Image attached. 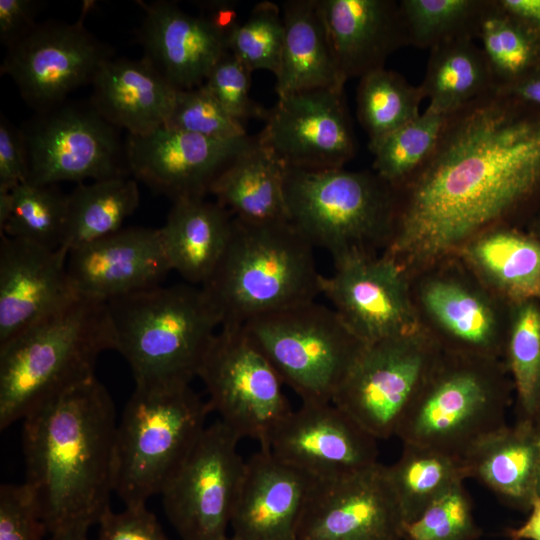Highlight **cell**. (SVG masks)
<instances>
[{
    "label": "cell",
    "mask_w": 540,
    "mask_h": 540,
    "mask_svg": "<svg viewBox=\"0 0 540 540\" xmlns=\"http://www.w3.org/2000/svg\"><path fill=\"white\" fill-rule=\"evenodd\" d=\"M398 189L387 254L424 262L540 211V109L498 88L447 118L425 163Z\"/></svg>",
    "instance_id": "cell-1"
},
{
    "label": "cell",
    "mask_w": 540,
    "mask_h": 540,
    "mask_svg": "<svg viewBox=\"0 0 540 540\" xmlns=\"http://www.w3.org/2000/svg\"><path fill=\"white\" fill-rule=\"evenodd\" d=\"M116 412L94 376L24 419V483L48 533L98 523L114 492Z\"/></svg>",
    "instance_id": "cell-2"
},
{
    "label": "cell",
    "mask_w": 540,
    "mask_h": 540,
    "mask_svg": "<svg viewBox=\"0 0 540 540\" xmlns=\"http://www.w3.org/2000/svg\"><path fill=\"white\" fill-rule=\"evenodd\" d=\"M115 350L108 304L77 296L0 346V429L94 377Z\"/></svg>",
    "instance_id": "cell-3"
},
{
    "label": "cell",
    "mask_w": 540,
    "mask_h": 540,
    "mask_svg": "<svg viewBox=\"0 0 540 540\" xmlns=\"http://www.w3.org/2000/svg\"><path fill=\"white\" fill-rule=\"evenodd\" d=\"M115 350L136 386L190 385L221 327L201 286H156L107 302Z\"/></svg>",
    "instance_id": "cell-4"
},
{
    "label": "cell",
    "mask_w": 540,
    "mask_h": 540,
    "mask_svg": "<svg viewBox=\"0 0 540 540\" xmlns=\"http://www.w3.org/2000/svg\"><path fill=\"white\" fill-rule=\"evenodd\" d=\"M314 246L290 223H246L234 218L230 239L201 286L222 324L252 318L321 295Z\"/></svg>",
    "instance_id": "cell-5"
},
{
    "label": "cell",
    "mask_w": 540,
    "mask_h": 540,
    "mask_svg": "<svg viewBox=\"0 0 540 540\" xmlns=\"http://www.w3.org/2000/svg\"><path fill=\"white\" fill-rule=\"evenodd\" d=\"M509 386L495 358L441 355L405 413L396 436L465 461L506 426Z\"/></svg>",
    "instance_id": "cell-6"
},
{
    "label": "cell",
    "mask_w": 540,
    "mask_h": 540,
    "mask_svg": "<svg viewBox=\"0 0 540 540\" xmlns=\"http://www.w3.org/2000/svg\"><path fill=\"white\" fill-rule=\"evenodd\" d=\"M211 412L190 385L135 387L115 440L114 492L125 506L146 505L162 493Z\"/></svg>",
    "instance_id": "cell-7"
},
{
    "label": "cell",
    "mask_w": 540,
    "mask_h": 540,
    "mask_svg": "<svg viewBox=\"0 0 540 540\" xmlns=\"http://www.w3.org/2000/svg\"><path fill=\"white\" fill-rule=\"evenodd\" d=\"M284 190L289 222L334 261L392 239L397 190L374 171L285 167Z\"/></svg>",
    "instance_id": "cell-8"
},
{
    "label": "cell",
    "mask_w": 540,
    "mask_h": 540,
    "mask_svg": "<svg viewBox=\"0 0 540 540\" xmlns=\"http://www.w3.org/2000/svg\"><path fill=\"white\" fill-rule=\"evenodd\" d=\"M284 385L305 403H329L365 344L333 308L316 300L242 324Z\"/></svg>",
    "instance_id": "cell-9"
},
{
    "label": "cell",
    "mask_w": 540,
    "mask_h": 540,
    "mask_svg": "<svg viewBox=\"0 0 540 540\" xmlns=\"http://www.w3.org/2000/svg\"><path fill=\"white\" fill-rule=\"evenodd\" d=\"M212 412L241 439L267 448L291 412L278 373L242 324L221 325L200 368Z\"/></svg>",
    "instance_id": "cell-10"
},
{
    "label": "cell",
    "mask_w": 540,
    "mask_h": 540,
    "mask_svg": "<svg viewBox=\"0 0 540 540\" xmlns=\"http://www.w3.org/2000/svg\"><path fill=\"white\" fill-rule=\"evenodd\" d=\"M27 181L38 185L127 176L116 128L89 103L62 102L37 111L20 128Z\"/></svg>",
    "instance_id": "cell-11"
},
{
    "label": "cell",
    "mask_w": 540,
    "mask_h": 540,
    "mask_svg": "<svg viewBox=\"0 0 540 540\" xmlns=\"http://www.w3.org/2000/svg\"><path fill=\"white\" fill-rule=\"evenodd\" d=\"M440 357L420 332L365 344L333 403L377 440L396 436Z\"/></svg>",
    "instance_id": "cell-12"
},
{
    "label": "cell",
    "mask_w": 540,
    "mask_h": 540,
    "mask_svg": "<svg viewBox=\"0 0 540 540\" xmlns=\"http://www.w3.org/2000/svg\"><path fill=\"white\" fill-rule=\"evenodd\" d=\"M240 440L219 419L206 426L160 494L166 516L183 540L228 536L245 467Z\"/></svg>",
    "instance_id": "cell-13"
},
{
    "label": "cell",
    "mask_w": 540,
    "mask_h": 540,
    "mask_svg": "<svg viewBox=\"0 0 540 540\" xmlns=\"http://www.w3.org/2000/svg\"><path fill=\"white\" fill-rule=\"evenodd\" d=\"M90 4L75 23H37L7 48L1 65L27 104L41 111L65 101L78 87L92 83L112 52L83 25Z\"/></svg>",
    "instance_id": "cell-14"
},
{
    "label": "cell",
    "mask_w": 540,
    "mask_h": 540,
    "mask_svg": "<svg viewBox=\"0 0 540 540\" xmlns=\"http://www.w3.org/2000/svg\"><path fill=\"white\" fill-rule=\"evenodd\" d=\"M259 142L285 167L343 168L356 151L342 87L303 90L278 97L265 117Z\"/></svg>",
    "instance_id": "cell-15"
},
{
    "label": "cell",
    "mask_w": 540,
    "mask_h": 540,
    "mask_svg": "<svg viewBox=\"0 0 540 540\" xmlns=\"http://www.w3.org/2000/svg\"><path fill=\"white\" fill-rule=\"evenodd\" d=\"M323 276L321 294L364 344L419 332L404 269L385 254L351 253Z\"/></svg>",
    "instance_id": "cell-16"
},
{
    "label": "cell",
    "mask_w": 540,
    "mask_h": 540,
    "mask_svg": "<svg viewBox=\"0 0 540 540\" xmlns=\"http://www.w3.org/2000/svg\"><path fill=\"white\" fill-rule=\"evenodd\" d=\"M404 519L387 466L315 480L297 540H403Z\"/></svg>",
    "instance_id": "cell-17"
},
{
    "label": "cell",
    "mask_w": 540,
    "mask_h": 540,
    "mask_svg": "<svg viewBox=\"0 0 540 540\" xmlns=\"http://www.w3.org/2000/svg\"><path fill=\"white\" fill-rule=\"evenodd\" d=\"M257 141V136L215 139L162 126L145 135L128 134L129 172L173 202L203 198L223 170Z\"/></svg>",
    "instance_id": "cell-18"
},
{
    "label": "cell",
    "mask_w": 540,
    "mask_h": 540,
    "mask_svg": "<svg viewBox=\"0 0 540 540\" xmlns=\"http://www.w3.org/2000/svg\"><path fill=\"white\" fill-rule=\"evenodd\" d=\"M265 449L318 481L379 463L377 439L333 402H302L280 423Z\"/></svg>",
    "instance_id": "cell-19"
},
{
    "label": "cell",
    "mask_w": 540,
    "mask_h": 540,
    "mask_svg": "<svg viewBox=\"0 0 540 540\" xmlns=\"http://www.w3.org/2000/svg\"><path fill=\"white\" fill-rule=\"evenodd\" d=\"M78 296L108 302L159 286L171 271L159 228L129 227L68 252Z\"/></svg>",
    "instance_id": "cell-20"
},
{
    "label": "cell",
    "mask_w": 540,
    "mask_h": 540,
    "mask_svg": "<svg viewBox=\"0 0 540 540\" xmlns=\"http://www.w3.org/2000/svg\"><path fill=\"white\" fill-rule=\"evenodd\" d=\"M0 346L78 295L68 250L0 235Z\"/></svg>",
    "instance_id": "cell-21"
},
{
    "label": "cell",
    "mask_w": 540,
    "mask_h": 540,
    "mask_svg": "<svg viewBox=\"0 0 540 540\" xmlns=\"http://www.w3.org/2000/svg\"><path fill=\"white\" fill-rule=\"evenodd\" d=\"M146 58L177 90L201 86L228 50L231 29L212 15H191L174 2L141 3Z\"/></svg>",
    "instance_id": "cell-22"
},
{
    "label": "cell",
    "mask_w": 540,
    "mask_h": 540,
    "mask_svg": "<svg viewBox=\"0 0 540 540\" xmlns=\"http://www.w3.org/2000/svg\"><path fill=\"white\" fill-rule=\"evenodd\" d=\"M315 479L260 448L245 461L230 526L240 540H297Z\"/></svg>",
    "instance_id": "cell-23"
},
{
    "label": "cell",
    "mask_w": 540,
    "mask_h": 540,
    "mask_svg": "<svg viewBox=\"0 0 540 540\" xmlns=\"http://www.w3.org/2000/svg\"><path fill=\"white\" fill-rule=\"evenodd\" d=\"M341 78L384 68L387 58L409 45L399 2L393 0H319Z\"/></svg>",
    "instance_id": "cell-24"
},
{
    "label": "cell",
    "mask_w": 540,
    "mask_h": 540,
    "mask_svg": "<svg viewBox=\"0 0 540 540\" xmlns=\"http://www.w3.org/2000/svg\"><path fill=\"white\" fill-rule=\"evenodd\" d=\"M90 104L115 128L145 135L165 125L177 89L146 59H109L97 71Z\"/></svg>",
    "instance_id": "cell-25"
},
{
    "label": "cell",
    "mask_w": 540,
    "mask_h": 540,
    "mask_svg": "<svg viewBox=\"0 0 540 540\" xmlns=\"http://www.w3.org/2000/svg\"><path fill=\"white\" fill-rule=\"evenodd\" d=\"M233 215L218 202L186 198L173 202L159 228L171 270L202 286L215 270L230 239Z\"/></svg>",
    "instance_id": "cell-26"
},
{
    "label": "cell",
    "mask_w": 540,
    "mask_h": 540,
    "mask_svg": "<svg viewBox=\"0 0 540 540\" xmlns=\"http://www.w3.org/2000/svg\"><path fill=\"white\" fill-rule=\"evenodd\" d=\"M284 39L278 97L324 87H342L319 0H289L282 6Z\"/></svg>",
    "instance_id": "cell-27"
},
{
    "label": "cell",
    "mask_w": 540,
    "mask_h": 540,
    "mask_svg": "<svg viewBox=\"0 0 540 540\" xmlns=\"http://www.w3.org/2000/svg\"><path fill=\"white\" fill-rule=\"evenodd\" d=\"M475 478L503 502L529 510L540 462V439L534 422L521 420L494 433L465 459Z\"/></svg>",
    "instance_id": "cell-28"
},
{
    "label": "cell",
    "mask_w": 540,
    "mask_h": 540,
    "mask_svg": "<svg viewBox=\"0 0 540 540\" xmlns=\"http://www.w3.org/2000/svg\"><path fill=\"white\" fill-rule=\"evenodd\" d=\"M284 180L285 166L257 136L217 177L210 194L239 221L289 222Z\"/></svg>",
    "instance_id": "cell-29"
},
{
    "label": "cell",
    "mask_w": 540,
    "mask_h": 540,
    "mask_svg": "<svg viewBox=\"0 0 540 540\" xmlns=\"http://www.w3.org/2000/svg\"><path fill=\"white\" fill-rule=\"evenodd\" d=\"M498 88L486 56L474 38L464 36L431 49L420 85L428 107L447 115Z\"/></svg>",
    "instance_id": "cell-30"
},
{
    "label": "cell",
    "mask_w": 540,
    "mask_h": 540,
    "mask_svg": "<svg viewBox=\"0 0 540 540\" xmlns=\"http://www.w3.org/2000/svg\"><path fill=\"white\" fill-rule=\"evenodd\" d=\"M467 253L474 267L512 303L540 300V238L499 228L475 239Z\"/></svg>",
    "instance_id": "cell-31"
},
{
    "label": "cell",
    "mask_w": 540,
    "mask_h": 540,
    "mask_svg": "<svg viewBox=\"0 0 540 540\" xmlns=\"http://www.w3.org/2000/svg\"><path fill=\"white\" fill-rule=\"evenodd\" d=\"M421 297L427 312L458 346L457 353L494 358L500 347L498 321L483 298L445 279L428 282Z\"/></svg>",
    "instance_id": "cell-32"
},
{
    "label": "cell",
    "mask_w": 540,
    "mask_h": 540,
    "mask_svg": "<svg viewBox=\"0 0 540 540\" xmlns=\"http://www.w3.org/2000/svg\"><path fill=\"white\" fill-rule=\"evenodd\" d=\"M139 202L137 181L127 176L79 183L67 195L63 247L70 251L116 233Z\"/></svg>",
    "instance_id": "cell-33"
},
{
    "label": "cell",
    "mask_w": 540,
    "mask_h": 540,
    "mask_svg": "<svg viewBox=\"0 0 540 540\" xmlns=\"http://www.w3.org/2000/svg\"><path fill=\"white\" fill-rule=\"evenodd\" d=\"M387 469L404 523L418 518L450 488L469 478L464 461L416 444H403L400 458Z\"/></svg>",
    "instance_id": "cell-34"
},
{
    "label": "cell",
    "mask_w": 540,
    "mask_h": 540,
    "mask_svg": "<svg viewBox=\"0 0 540 540\" xmlns=\"http://www.w3.org/2000/svg\"><path fill=\"white\" fill-rule=\"evenodd\" d=\"M67 195L55 185L24 182L0 193V235L36 245L63 247Z\"/></svg>",
    "instance_id": "cell-35"
},
{
    "label": "cell",
    "mask_w": 540,
    "mask_h": 540,
    "mask_svg": "<svg viewBox=\"0 0 540 540\" xmlns=\"http://www.w3.org/2000/svg\"><path fill=\"white\" fill-rule=\"evenodd\" d=\"M424 99L420 86L399 73L381 68L360 78L357 115L368 134L369 146L417 118Z\"/></svg>",
    "instance_id": "cell-36"
},
{
    "label": "cell",
    "mask_w": 540,
    "mask_h": 540,
    "mask_svg": "<svg viewBox=\"0 0 540 540\" xmlns=\"http://www.w3.org/2000/svg\"><path fill=\"white\" fill-rule=\"evenodd\" d=\"M477 38L498 88L513 84L540 68V42L509 18L495 0H488Z\"/></svg>",
    "instance_id": "cell-37"
},
{
    "label": "cell",
    "mask_w": 540,
    "mask_h": 540,
    "mask_svg": "<svg viewBox=\"0 0 540 540\" xmlns=\"http://www.w3.org/2000/svg\"><path fill=\"white\" fill-rule=\"evenodd\" d=\"M448 116L427 106L417 118L369 146L374 156L373 171L399 187L429 158Z\"/></svg>",
    "instance_id": "cell-38"
},
{
    "label": "cell",
    "mask_w": 540,
    "mask_h": 540,
    "mask_svg": "<svg viewBox=\"0 0 540 540\" xmlns=\"http://www.w3.org/2000/svg\"><path fill=\"white\" fill-rule=\"evenodd\" d=\"M506 356L523 419L540 412V301L512 303Z\"/></svg>",
    "instance_id": "cell-39"
},
{
    "label": "cell",
    "mask_w": 540,
    "mask_h": 540,
    "mask_svg": "<svg viewBox=\"0 0 540 540\" xmlns=\"http://www.w3.org/2000/svg\"><path fill=\"white\" fill-rule=\"evenodd\" d=\"M488 0H401L409 44L429 48L458 37L477 38Z\"/></svg>",
    "instance_id": "cell-40"
},
{
    "label": "cell",
    "mask_w": 540,
    "mask_h": 540,
    "mask_svg": "<svg viewBox=\"0 0 540 540\" xmlns=\"http://www.w3.org/2000/svg\"><path fill=\"white\" fill-rule=\"evenodd\" d=\"M284 39L282 10L262 1L243 23H236L228 36V50L251 71L268 70L275 76L280 67Z\"/></svg>",
    "instance_id": "cell-41"
},
{
    "label": "cell",
    "mask_w": 540,
    "mask_h": 540,
    "mask_svg": "<svg viewBox=\"0 0 540 540\" xmlns=\"http://www.w3.org/2000/svg\"><path fill=\"white\" fill-rule=\"evenodd\" d=\"M481 533L463 482L450 488L418 518L403 525V540H477Z\"/></svg>",
    "instance_id": "cell-42"
},
{
    "label": "cell",
    "mask_w": 540,
    "mask_h": 540,
    "mask_svg": "<svg viewBox=\"0 0 540 540\" xmlns=\"http://www.w3.org/2000/svg\"><path fill=\"white\" fill-rule=\"evenodd\" d=\"M164 126L215 139L247 136L243 123L231 116L204 84L177 91Z\"/></svg>",
    "instance_id": "cell-43"
},
{
    "label": "cell",
    "mask_w": 540,
    "mask_h": 540,
    "mask_svg": "<svg viewBox=\"0 0 540 540\" xmlns=\"http://www.w3.org/2000/svg\"><path fill=\"white\" fill-rule=\"evenodd\" d=\"M252 72L228 51L214 65L203 83L221 106L242 123L249 118L265 119L267 114L249 96Z\"/></svg>",
    "instance_id": "cell-44"
},
{
    "label": "cell",
    "mask_w": 540,
    "mask_h": 540,
    "mask_svg": "<svg viewBox=\"0 0 540 540\" xmlns=\"http://www.w3.org/2000/svg\"><path fill=\"white\" fill-rule=\"evenodd\" d=\"M47 529L25 483L0 487V540H46Z\"/></svg>",
    "instance_id": "cell-45"
},
{
    "label": "cell",
    "mask_w": 540,
    "mask_h": 540,
    "mask_svg": "<svg viewBox=\"0 0 540 540\" xmlns=\"http://www.w3.org/2000/svg\"><path fill=\"white\" fill-rule=\"evenodd\" d=\"M98 524L99 540H170L146 505L126 506L121 512L109 508Z\"/></svg>",
    "instance_id": "cell-46"
},
{
    "label": "cell",
    "mask_w": 540,
    "mask_h": 540,
    "mask_svg": "<svg viewBox=\"0 0 540 540\" xmlns=\"http://www.w3.org/2000/svg\"><path fill=\"white\" fill-rule=\"evenodd\" d=\"M27 181V161L20 129L0 119V193Z\"/></svg>",
    "instance_id": "cell-47"
},
{
    "label": "cell",
    "mask_w": 540,
    "mask_h": 540,
    "mask_svg": "<svg viewBox=\"0 0 540 540\" xmlns=\"http://www.w3.org/2000/svg\"><path fill=\"white\" fill-rule=\"evenodd\" d=\"M41 5L34 0H0V40L6 48L37 24L35 19Z\"/></svg>",
    "instance_id": "cell-48"
},
{
    "label": "cell",
    "mask_w": 540,
    "mask_h": 540,
    "mask_svg": "<svg viewBox=\"0 0 540 540\" xmlns=\"http://www.w3.org/2000/svg\"><path fill=\"white\" fill-rule=\"evenodd\" d=\"M497 6L540 42V0H495Z\"/></svg>",
    "instance_id": "cell-49"
},
{
    "label": "cell",
    "mask_w": 540,
    "mask_h": 540,
    "mask_svg": "<svg viewBox=\"0 0 540 540\" xmlns=\"http://www.w3.org/2000/svg\"><path fill=\"white\" fill-rule=\"evenodd\" d=\"M498 89L526 105L540 109V68L523 79Z\"/></svg>",
    "instance_id": "cell-50"
},
{
    "label": "cell",
    "mask_w": 540,
    "mask_h": 540,
    "mask_svg": "<svg viewBox=\"0 0 540 540\" xmlns=\"http://www.w3.org/2000/svg\"><path fill=\"white\" fill-rule=\"evenodd\" d=\"M527 520L517 528H510L506 536L510 540H540V497L534 495Z\"/></svg>",
    "instance_id": "cell-51"
},
{
    "label": "cell",
    "mask_w": 540,
    "mask_h": 540,
    "mask_svg": "<svg viewBox=\"0 0 540 540\" xmlns=\"http://www.w3.org/2000/svg\"><path fill=\"white\" fill-rule=\"evenodd\" d=\"M86 526H74L50 533L46 540H88Z\"/></svg>",
    "instance_id": "cell-52"
},
{
    "label": "cell",
    "mask_w": 540,
    "mask_h": 540,
    "mask_svg": "<svg viewBox=\"0 0 540 540\" xmlns=\"http://www.w3.org/2000/svg\"><path fill=\"white\" fill-rule=\"evenodd\" d=\"M529 233L540 238V211L528 223Z\"/></svg>",
    "instance_id": "cell-53"
},
{
    "label": "cell",
    "mask_w": 540,
    "mask_h": 540,
    "mask_svg": "<svg viewBox=\"0 0 540 540\" xmlns=\"http://www.w3.org/2000/svg\"><path fill=\"white\" fill-rule=\"evenodd\" d=\"M534 493L536 496L540 497V462L536 473Z\"/></svg>",
    "instance_id": "cell-54"
},
{
    "label": "cell",
    "mask_w": 540,
    "mask_h": 540,
    "mask_svg": "<svg viewBox=\"0 0 540 540\" xmlns=\"http://www.w3.org/2000/svg\"><path fill=\"white\" fill-rule=\"evenodd\" d=\"M533 422H534V425L536 427V430H537V433H538V436H539V439H540V412H539V414L537 415L536 419Z\"/></svg>",
    "instance_id": "cell-55"
},
{
    "label": "cell",
    "mask_w": 540,
    "mask_h": 540,
    "mask_svg": "<svg viewBox=\"0 0 540 540\" xmlns=\"http://www.w3.org/2000/svg\"><path fill=\"white\" fill-rule=\"evenodd\" d=\"M221 540H240V539H238L237 537L232 535V536H226L225 538H223Z\"/></svg>",
    "instance_id": "cell-56"
}]
</instances>
